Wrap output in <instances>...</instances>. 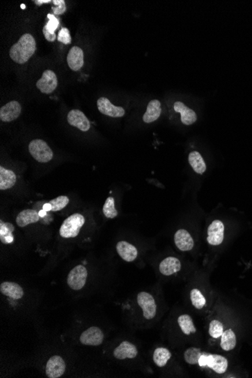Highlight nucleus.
<instances>
[{"mask_svg": "<svg viewBox=\"0 0 252 378\" xmlns=\"http://www.w3.org/2000/svg\"><path fill=\"white\" fill-rule=\"evenodd\" d=\"M36 49V46L34 36L31 34H25L20 37L17 43L11 47L9 55L15 62L24 64L32 57Z\"/></svg>", "mask_w": 252, "mask_h": 378, "instance_id": "1", "label": "nucleus"}, {"mask_svg": "<svg viewBox=\"0 0 252 378\" xmlns=\"http://www.w3.org/2000/svg\"><path fill=\"white\" fill-rule=\"evenodd\" d=\"M85 221V217L81 214H73L63 222L59 231L60 235L65 239L75 238L79 235Z\"/></svg>", "mask_w": 252, "mask_h": 378, "instance_id": "2", "label": "nucleus"}, {"mask_svg": "<svg viewBox=\"0 0 252 378\" xmlns=\"http://www.w3.org/2000/svg\"><path fill=\"white\" fill-rule=\"evenodd\" d=\"M29 152L37 162L46 163L53 158V152L46 142L36 139L29 144Z\"/></svg>", "mask_w": 252, "mask_h": 378, "instance_id": "3", "label": "nucleus"}, {"mask_svg": "<svg viewBox=\"0 0 252 378\" xmlns=\"http://www.w3.org/2000/svg\"><path fill=\"white\" fill-rule=\"evenodd\" d=\"M138 305L143 310L144 317L146 320H150L157 314V305L151 294L142 291L137 297Z\"/></svg>", "mask_w": 252, "mask_h": 378, "instance_id": "4", "label": "nucleus"}, {"mask_svg": "<svg viewBox=\"0 0 252 378\" xmlns=\"http://www.w3.org/2000/svg\"><path fill=\"white\" fill-rule=\"evenodd\" d=\"M88 272L84 266L78 265L71 270L68 274V284L70 288L79 291L84 287L87 279Z\"/></svg>", "mask_w": 252, "mask_h": 378, "instance_id": "5", "label": "nucleus"}, {"mask_svg": "<svg viewBox=\"0 0 252 378\" xmlns=\"http://www.w3.org/2000/svg\"><path fill=\"white\" fill-rule=\"evenodd\" d=\"M57 86V76L50 70L44 71L42 77L36 83L37 89L44 94L53 93L56 90Z\"/></svg>", "mask_w": 252, "mask_h": 378, "instance_id": "6", "label": "nucleus"}, {"mask_svg": "<svg viewBox=\"0 0 252 378\" xmlns=\"http://www.w3.org/2000/svg\"><path fill=\"white\" fill-rule=\"evenodd\" d=\"M105 335L98 327L88 328L81 335L80 342L86 346H97L103 343Z\"/></svg>", "mask_w": 252, "mask_h": 378, "instance_id": "7", "label": "nucleus"}, {"mask_svg": "<svg viewBox=\"0 0 252 378\" xmlns=\"http://www.w3.org/2000/svg\"><path fill=\"white\" fill-rule=\"evenodd\" d=\"M66 365L62 357L54 356L48 361L46 367V373L48 378H58L65 372Z\"/></svg>", "mask_w": 252, "mask_h": 378, "instance_id": "8", "label": "nucleus"}, {"mask_svg": "<svg viewBox=\"0 0 252 378\" xmlns=\"http://www.w3.org/2000/svg\"><path fill=\"white\" fill-rule=\"evenodd\" d=\"M224 224L220 220H214L208 229V242L212 246H219L224 240Z\"/></svg>", "mask_w": 252, "mask_h": 378, "instance_id": "9", "label": "nucleus"}, {"mask_svg": "<svg viewBox=\"0 0 252 378\" xmlns=\"http://www.w3.org/2000/svg\"><path fill=\"white\" fill-rule=\"evenodd\" d=\"M21 113V105L18 101H12L0 109V120L5 123L17 120Z\"/></svg>", "mask_w": 252, "mask_h": 378, "instance_id": "10", "label": "nucleus"}, {"mask_svg": "<svg viewBox=\"0 0 252 378\" xmlns=\"http://www.w3.org/2000/svg\"><path fill=\"white\" fill-rule=\"evenodd\" d=\"M97 105H98V110L102 114L110 116V117H123L126 113V111L123 108L115 106L113 104H111L109 100L107 98H99L97 102Z\"/></svg>", "mask_w": 252, "mask_h": 378, "instance_id": "11", "label": "nucleus"}, {"mask_svg": "<svg viewBox=\"0 0 252 378\" xmlns=\"http://www.w3.org/2000/svg\"><path fill=\"white\" fill-rule=\"evenodd\" d=\"M68 121L71 126L76 127L82 131H88L90 129V120H88L86 115L79 109L70 111Z\"/></svg>", "mask_w": 252, "mask_h": 378, "instance_id": "12", "label": "nucleus"}, {"mask_svg": "<svg viewBox=\"0 0 252 378\" xmlns=\"http://www.w3.org/2000/svg\"><path fill=\"white\" fill-rule=\"evenodd\" d=\"M68 64L72 71H79L82 69L84 65V53L80 48L73 46L70 50L68 55Z\"/></svg>", "mask_w": 252, "mask_h": 378, "instance_id": "13", "label": "nucleus"}, {"mask_svg": "<svg viewBox=\"0 0 252 378\" xmlns=\"http://www.w3.org/2000/svg\"><path fill=\"white\" fill-rule=\"evenodd\" d=\"M138 355V350L136 346L128 342H123L120 346L115 349L113 356L117 360H126V359H134Z\"/></svg>", "mask_w": 252, "mask_h": 378, "instance_id": "14", "label": "nucleus"}, {"mask_svg": "<svg viewBox=\"0 0 252 378\" xmlns=\"http://www.w3.org/2000/svg\"><path fill=\"white\" fill-rule=\"evenodd\" d=\"M206 366H209L217 374H224L228 367V361L220 355H207Z\"/></svg>", "mask_w": 252, "mask_h": 378, "instance_id": "15", "label": "nucleus"}, {"mask_svg": "<svg viewBox=\"0 0 252 378\" xmlns=\"http://www.w3.org/2000/svg\"><path fill=\"white\" fill-rule=\"evenodd\" d=\"M175 242L177 247L182 252L192 250L194 246V241L186 230H179L175 235Z\"/></svg>", "mask_w": 252, "mask_h": 378, "instance_id": "16", "label": "nucleus"}, {"mask_svg": "<svg viewBox=\"0 0 252 378\" xmlns=\"http://www.w3.org/2000/svg\"><path fill=\"white\" fill-rule=\"evenodd\" d=\"M116 251L119 255L127 262H132L138 257V250L136 248L126 241L118 242Z\"/></svg>", "mask_w": 252, "mask_h": 378, "instance_id": "17", "label": "nucleus"}, {"mask_svg": "<svg viewBox=\"0 0 252 378\" xmlns=\"http://www.w3.org/2000/svg\"><path fill=\"white\" fill-rule=\"evenodd\" d=\"M174 109L177 113H180L182 123L186 126L194 124L197 120V113H195V111L187 108L184 104L180 101L175 103Z\"/></svg>", "mask_w": 252, "mask_h": 378, "instance_id": "18", "label": "nucleus"}, {"mask_svg": "<svg viewBox=\"0 0 252 378\" xmlns=\"http://www.w3.org/2000/svg\"><path fill=\"white\" fill-rule=\"evenodd\" d=\"M40 218L39 212L34 209H25L20 212L16 217L17 225L20 227H27L29 224H35Z\"/></svg>", "mask_w": 252, "mask_h": 378, "instance_id": "19", "label": "nucleus"}, {"mask_svg": "<svg viewBox=\"0 0 252 378\" xmlns=\"http://www.w3.org/2000/svg\"><path fill=\"white\" fill-rule=\"evenodd\" d=\"M181 264L179 259L168 257L164 259L160 264V271L165 276H171L180 270Z\"/></svg>", "mask_w": 252, "mask_h": 378, "instance_id": "20", "label": "nucleus"}, {"mask_svg": "<svg viewBox=\"0 0 252 378\" xmlns=\"http://www.w3.org/2000/svg\"><path fill=\"white\" fill-rule=\"evenodd\" d=\"M0 291L4 295L14 299H20L24 294L21 286L12 282L2 283L0 286Z\"/></svg>", "mask_w": 252, "mask_h": 378, "instance_id": "21", "label": "nucleus"}, {"mask_svg": "<svg viewBox=\"0 0 252 378\" xmlns=\"http://www.w3.org/2000/svg\"><path fill=\"white\" fill-rule=\"evenodd\" d=\"M162 113L161 103L158 100H153L148 104L146 113L143 116L144 123H150L158 120Z\"/></svg>", "mask_w": 252, "mask_h": 378, "instance_id": "22", "label": "nucleus"}, {"mask_svg": "<svg viewBox=\"0 0 252 378\" xmlns=\"http://www.w3.org/2000/svg\"><path fill=\"white\" fill-rule=\"evenodd\" d=\"M17 181V177L11 170L0 167V190H5L12 188Z\"/></svg>", "mask_w": 252, "mask_h": 378, "instance_id": "23", "label": "nucleus"}, {"mask_svg": "<svg viewBox=\"0 0 252 378\" xmlns=\"http://www.w3.org/2000/svg\"><path fill=\"white\" fill-rule=\"evenodd\" d=\"M188 160L192 168H194V171L198 175H202L206 171L205 161L198 152L194 151L190 153Z\"/></svg>", "mask_w": 252, "mask_h": 378, "instance_id": "24", "label": "nucleus"}, {"mask_svg": "<svg viewBox=\"0 0 252 378\" xmlns=\"http://www.w3.org/2000/svg\"><path fill=\"white\" fill-rule=\"evenodd\" d=\"M70 199L68 197L66 196H61V197H57L54 199L51 200L49 203L45 204L43 205V210L46 212H58V211L62 210L64 209L67 205L69 203Z\"/></svg>", "mask_w": 252, "mask_h": 378, "instance_id": "25", "label": "nucleus"}, {"mask_svg": "<svg viewBox=\"0 0 252 378\" xmlns=\"http://www.w3.org/2000/svg\"><path fill=\"white\" fill-rule=\"evenodd\" d=\"M15 226L10 223L0 222V240L3 244L12 243L14 241L13 232Z\"/></svg>", "mask_w": 252, "mask_h": 378, "instance_id": "26", "label": "nucleus"}, {"mask_svg": "<svg viewBox=\"0 0 252 378\" xmlns=\"http://www.w3.org/2000/svg\"><path fill=\"white\" fill-rule=\"evenodd\" d=\"M236 345V337L235 333L231 329L224 331L221 335L220 340V346L225 351H230L234 350Z\"/></svg>", "mask_w": 252, "mask_h": 378, "instance_id": "27", "label": "nucleus"}, {"mask_svg": "<svg viewBox=\"0 0 252 378\" xmlns=\"http://www.w3.org/2000/svg\"><path fill=\"white\" fill-rule=\"evenodd\" d=\"M172 357V353L166 348H157L153 353V361L158 367L165 366Z\"/></svg>", "mask_w": 252, "mask_h": 378, "instance_id": "28", "label": "nucleus"}, {"mask_svg": "<svg viewBox=\"0 0 252 378\" xmlns=\"http://www.w3.org/2000/svg\"><path fill=\"white\" fill-rule=\"evenodd\" d=\"M178 323H179V326L184 335H189L190 334H194L197 331V328L194 325V322H193L192 318L188 315H182V316H179Z\"/></svg>", "mask_w": 252, "mask_h": 378, "instance_id": "29", "label": "nucleus"}, {"mask_svg": "<svg viewBox=\"0 0 252 378\" xmlns=\"http://www.w3.org/2000/svg\"><path fill=\"white\" fill-rule=\"evenodd\" d=\"M201 350L198 348L190 347L187 349L184 353V360L190 365H197L198 364V360L202 356Z\"/></svg>", "mask_w": 252, "mask_h": 378, "instance_id": "30", "label": "nucleus"}, {"mask_svg": "<svg viewBox=\"0 0 252 378\" xmlns=\"http://www.w3.org/2000/svg\"><path fill=\"white\" fill-rule=\"evenodd\" d=\"M190 299L192 305L198 309H202L206 304L205 297L200 292L199 290L197 288L193 289L190 292Z\"/></svg>", "mask_w": 252, "mask_h": 378, "instance_id": "31", "label": "nucleus"}, {"mask_svg": "<svg viewBox=\"0 0 252 378\" xmlns=\"http://www.w3.org/2000/svg\"><path fill=\"white\" fill-rule=\"evenodd\" d=\"M103 212L108 218H114L118 216V212L115 208V201L113 197H108L106 199L104 207Z\"/></svg>", "mask_w": 252, "mask_h": 378, "instance_id": "32", "label": "nucleus"}, {"mask_svg": "<svg viewBox=\"0 0 252 378\" xmlns=\"http://www.w3.org/2000/svg\"><path fill=\"white\" fill-rule=\"evenodd\" d=\"M209 333L213 338H220L224 333V326L218 320H213L209 324Z\"/></svg>", "mask_w": 252, "mask_h": 378, "instance_id": "33", "label": "nucleus"}, {"mask_svg": "<svg viewBox=\"0 0 252 378\" xmlns=\"http://www.w3.org/2000/svg\"><path fill=\"white\" fill-rule=\"evenodd\" d=\"M47 17L49 21L48 22L45 27L51 34H55L54 31L57 30V27L59 26L58 19L54 16V15H52V14H49Z\"/></svg>", "mask_w": 252, "mask_h": 378, "instance_id": "34", "label": "nucleus"}, {"mask_svg": "<svg viewBox=\"0 0 252 378\" xmlns=\"http://www.w3.org/2000/svg\"><path fill=\"white\" fill-rule=\"evenodd\" d=\"M57 40L61 43L65 44V45H69L71 43L72 39H71V34H70L69 30L68 28L64 27V28L61 29L59 32Z\"/></svg>", "mask_w": 252, "mask_h": 378, "instance_id": "35", "label": "nucleus"}, {"mask_svg": "<svg viewBox=\"0 0 252 378\" xmlns=\"http://www.w3.org/2000/svg\"><path fill=\"white\" fill-rule=\"evenodd\" d=\"M53 3L57 5L56 7H53V10L54 15H63L67 10L66 8L65 1L64 0H54Z\"/></svg>", "mask_w": 252, "mask_h": 378, "instance_id": "36", "label": "nucleus"}, {"mask_svg": "<svg viewBox=\"0 0 252 378\" xmlns=\"http://www.w3.org/2000/svg\"><path fill=\"white\" fill-rule=\"evenodd\" d=\"M43 31V34L44 36H45V37H46V40L49 41V42H54V41L55 40V34H51V33H49V31L46 30V28L45 27H44L43 31Z\"/></svg>", "mask_w": 252, "mask_h": 378, "instance_id": "37", "label": "nucleus"}, {"mask_svg": "<svg viewBox=\"0 0 252 378\" xmlns=\"http://www.w3.org/2000/svg\"><path fill=\"white\" fill-rule=\"evenodd\" d=\"M53 2L52 0H36L35 3L38 5H42L44 3H50Z\"/></svg>", "mask_w": 252, "mask_h": 378, "instance_id": "38", "label": "nucleus"}, {"mask_svg": "<svg viewBox=\"0 0 252 378\" xmlns=\"http://www.w3.org/2000/svg\"><path fill=\"white\" fill-rule=\"evenodd\" d=\"M45 212H46V211H42V212H39V216H41V217H42V216H45Z\"/></svg>", "mask_w": 252, "mask_h": 378, "instance_id": "39", "label": "nucleus"}, {"mask_svg": "<svg viewBox=\"0 0 252 378\" xmlns=\"http://www.w3.org/2000/svg\"><path fill=\"white\" fill-rule=\"evenodd\" d=\"M21 8H22V9H24V8H25V5H21Z\"/></svg>", "mask_w": 252, "mask_h": 378, "instance_id": "40", "label": "nucleus"}]
</instances>
